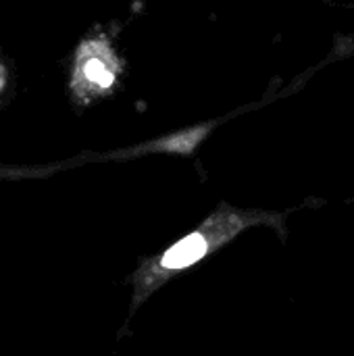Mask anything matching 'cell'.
I'll return each instance as SVG.
<instances>
[{
    "mask_svg": "<svg viewBox=\"0 0 354 356\" xmlns=\"http://www.w3.org/2000/svg\"><path fill=\"white\" fill-rule=\"evenodd\" d=\"M115 81V67L108 50L100 42H88L79 48L73 86L79 96L106 90Z\"/></svg>",
    "mask_w": 354,
    "mask_h": 356,
    "instance_id": "2",
    "label": "cell"
},
{
    "mask_svg": "<svg viewBox=\"0 0 354 356\" xmlns=\"http://www.w3.org/2000/svg\"><path fill=\"white\" fill-rule=\"evenodd\" d=\"M257 219H271L267 215H252V213H238V211H221L213 215L209 221L202 223L196 232L167 248L163 254L154 257L152 261L144 263L136 277H134V305L131 311L140 307L144 298H148L161 284H165L175 273L192 267L213 250H217L221 244L232 240L240 229L248 227Z\"/></svg>",
    "mask_w": 354,
    "mask_h": 356,
    "instance_id": "1",
    "label": "cell"
},
{
    "mask_svg": "<svg viewBox=\"0 0 354 356\" xmlns=\"http://www.w3.org/2000/svg\"><path fill=\"white\" fill-rule=\"evenodd\" d=\"M4 79H6V75H4V69L0 67V88L4 86Z\"/></svg>",
    "mask_w": 354,
    "mask_h": 356,
    "instance_id": "3",
    "label": "cell"
}]
</instances>
